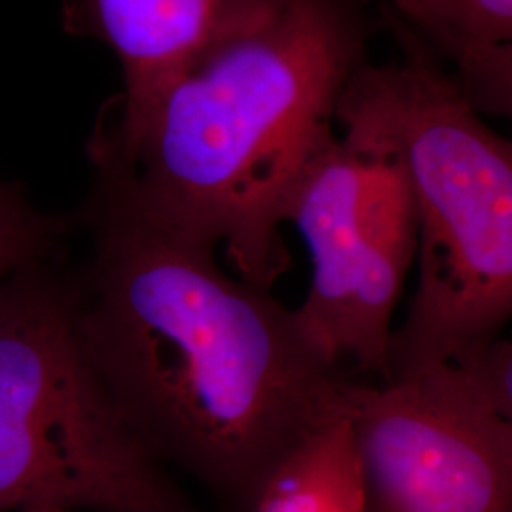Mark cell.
Listing matches in <instances>:
<instances>
[{
    "mask_svg": "<svg viewBox=\"0 0 512 512\" xmlns=\"http://www.w3.org/2000/svg\"><path fill=\"white\" fill-rule=\"evenodd\" d=\"M342 406L366 512H512V348L505 336L401 378H351Z\"/></svg>",
    "mask_w": 512,
    "mask_h": 512,
    "instance_id": "cell-6",
    "label": "cell"
},
{
    "mask_svg": "<svg viewBox=\"0 0 512 512\" xmlns=\"http://www.w3.org/2000/svg\"><path fill=\"white\" fill-rule=\"evenodd\" d=\"M376 29L368 0H289L137 109L105 103L86 145L95 183L224 247L236 275L270 291L291 266L281 228L294 194L338 137Z\"/></svg>",
    "mask_w": 512,
    "mask_h": 512,
    "instance_id": "cell-2",
    "label": "cell"
},
{
    "mask_svg": "<svg viewBox=\"0 0 512 512\" xmlns=\"http://www.w3.org/2000/svg\"><path fill=\"white\" fill-rule=\"evenodd\" d=\"M401 59L363 65L401 148L416 211L418 285L382 380L456 361L512 313V147L401 25Z\"/></svg>",
    "mask_w": 512,
    "mask_h": 512,
    "instance_id": "cell-3",
    "label": "cell"
},
{
    "mask_svg": "<svg viewBox=\"0 0 512 512\" xmlns=\"http://www.w3.org/2000/svg\"><path fill=\"white\" fill-rule=\"evenodd\" d=\"M73 217L37 209L18 184L0 181V277L21 266L65 255Z\"/></svg>",
    "mask_w": 512,
    "mask_h": 512,
    "instance_id": "cell-10",
    "label": "cell"
},
{
    "mask_svg": "<svg viewBox=\"0 0 512 512\" xmlns=\"http://www.w3.org/2000/svg\"><path fill=\"white\" fill-rule=\"evenodd\" d=\"M249 512H366L363 476L344 406L275 467Z\"/></svg>",
    "mask_w": 512,
    "mask_h": 512,
    "instance_id": "cell-9",
    "label": "cell"
},
{
    "mask_svg": "<svg viewBox=\"0 0 512 512\" xmlns=\"http://www.w3.org/2000/svg\"><path fill=\"white\" fill-rule=\"evenodd\" d=\"M289 0H67L63 29L116 55L124 90L107 105L129 112L224 44L264 27Z\"/></svg>",
    "mask_w": 512,
    "mask_h": 512,
    "instance_id": "cell-7",
    "label": "cell"
},
{
    "mask_svg": "<svg viewBox=\"0 0 512 512\" xmlns=\"http://www.w3.org/2000/svg\"><path fill=\"white\" fill-rule=\"evenodd\" d=\"M76 329L133 433L167 465L251 511L302 440L342 410L351 376L296 310L183 234L93 184L73 217Z\"/></svg>",
    "mask_w": 512,
    "mask_h": 512,
    "instance_id": "cell-1",
    "label": "cell"
},
{
    "mask_svg": "<svg viewBox=\"0 0 512 512\" xmlns=\"http://www.w3.org/2000/svg\"><path fill=\"white\" fill-rule=\"evenodd\" d=\"M23 512H71L65 511V509H57V507H38V509H29V511Z\"/></svg>",
    "mask_w": 512,
    "mask_h": 512,
    "instance_id": "cell-11",
    "label": "cell"
},
{
    "mask_svg": "<svg viewBox=\"0 0 512 512\" xmlns=\"http://www.w3.org/2000/svg\"><path fill=\"white\" fill-rule=\"evenodd\" d=\"M363 65L336 109L344 133L302 179L287 222L296 224L313 264L310 289L296 308L302 327L348 376L353 368L384 378L418 232L401 148Z\"/></svg>",
    "mask_w": 512,
    "mask_h": 512,
    "instance_id": "cell-5",
    "label": "cell"
},
{
    "mask_svg": "<svg viewBox=\"0 0 512 512\" xmlns=\"http://www.w3.org/2000/svg\"><path fill=\"white\" fill-rule=\"evenodd\" d=\"M38 507L200 512L95 372L63 256L0 277V512Z\"/></svg>",
    "mask_w": 512,
    "mask_h": 512,
    "instance_id": "cell-4",
    "label": "cell"
},
{
    "mask_svg": "<svg viewBox=\"0 0 512 512\" xmlns=\"http://www.w3.org/2000/svg\"><path fill=\"white\" fill-rule=\"evenodd\" d=\"M482 116H511L512 0H384Z\"/></svg>",
    "mask_w": 512,
    "mask_h": 512,
    "instance_id": "cell-8",
    "label": "cell"
}]
</instances>
